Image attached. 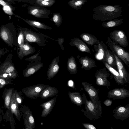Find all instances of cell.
I'll use <instances>...</instances> for the list:
<instances>
[{
	"label": "cell",
	"instance_id": "obj_1",
	"mask_svg": "<svg viewBox=\"0 0 129 129\" xmlns=\"http://www.w3.org/2000/svg\"><path fill=\"white\" fill-rule=\"evenodd\" d=\"M122 7L116 5H100L93 9V19L96 20L109 21L122 16Z\"/></svg>",
	"mask_w": 129,
	"mask_h": 129
},
{
	"label": "cell",
	"instance_id": "obj_2",
	"mask_svg": "<svg viewBox=\"0 0 129 129\" xmlns=\"http://www.w3.org/2000/svg\"><path fill=\"white\" fill-rule=\"evenodd\" d=\"M83 104L85 105V110L81 111L84 113L85 115L88 119L95 121L102 116V110L101 104L97 106L90 101L87 99L84 93L82 97Z\"/></svg>",
	"mask_w": 129,
	"mask_h": 129
},
{
	"label": "cell",
	"instance_id": "obj_3",
	"mask_svg": "<svg viewBox=\"0 0 129 129\" xmlns=\"http://www.w3.org/2000/svg\"><path fill=\"white\" fill-rule=\"evenodd\" d=\"M25 42L35 43L40 46L45 45L47 42L42 34L35 32L30 29L22 28Z\"/></svg>",
	"mask_w": 129,
	"mask_h": 129
},
{
	"label": "cell",
	"instance_id": "obj_4",
	"mask_svg": "<svg viewBox=\"0 0 129 129\" xmlns=\"http://www.w3.org/2000/svg\"><path fill=\"white\" fill-rule=\"evenodd\" d=\"M111 50H112L117 56L126 66L129 67V53L124 49L107 37L106 42Z\"/></svg>",
	"mask_w": 129,
	"mask_h": 129
},
{
	"label": "cell",
	"instance_id": "obj_5",
	"mask_svg": "<svg viewBox=\"0 0 129 129\" xmlns=\"http://www.w3.org/2000/svg\"><path fill=\"white\" fill-rule=\"evenodd\" d=\"M0 35L4 41L10 46L14 41V33H16V30L14 25L9 22L1 27Z\"/></svg>",
	"mask_w": 129,
	"mask_h": 129
},
{
	"label": "cell",
	"instance_id": "obj_6",
	"mask_svg": "<svg viewBox=\"0 0 129 129\" xmlns=\"http://www.w3.org/2000/svg\"><path fill=\"white\" fill-rule=\"evenodd\" d=\"M21 115L23 120L25 129H33L35 122L32 112L27 106L21 105L20 108Z\"/></svg>",
	"mask_w": 129,
	"mask_h": 129
},
{
	"label": "cell",
	"instance_id": "obj_7",
	"mask_svg": "<svg viewBox=\"0 0 129 129\" xmlns=\"http://www.w3.org/2000/svg\"><path fill=\"white\" fill-rule=\"evenodd\" d=\"M49 86L43 84H37L23 88L22 92L26 97L32 99H36L39 97L42 90Z\"/></svg>",
	"mask_w": 129,
	"mask_h": 129
},
{
	"label": "cell",
	"instance_id": "obj_8",
	"mask_svg": "<svg viewBox=\"0 0 129 129\" xmlns=\"http://www.w3.org/2000/svg\"><path fill=\"white\" fill-rule=\"evenodd\" d=\"M110 75L109 71L105 68L96 70L95 74L96 84L107 87L111 86V83L108 79Z\"/></svg>",
	"mask_w": 129,
	"mask_h": 129
},
{
	"label": "cell",
	"instance_id": "obj_9",
	"mask_svg": "<svg viewBox=\"0 0 129 129\" xmlns=\"http://www.w3.org/2000/svg\"><path fill=\"white\" fill-rule=\"evenodd\" d=\"M110 38L120 46L126 47L128 45L127 39L124 32L120 30L113 31L110 34Z\"/></svg>",
	"mask_w": 129,
	"mask_h": 129
},
{
	"label": "cell",
	"instance_id": "obj_10",
	"mask_svg": "<svg viewBox=\"0 0 129 129\" xmlns=\"http://www.w3.org/2000/svg\"><path fill=\"white\" fill-rule=\"evenodd\" d=\"M27 13L38 18H48L51 12L44 8L35 6H28Z\"/></svg>",
	"mask_w": 129,
	"mask_h": 129
},
{
	"label": "cell",
	"instance_id": "obj_11",
	"mask_svg": "<svg viewBox=\"0 0 129 129\" xmlns=\"http://www.w3.org/2000/svg\"><path fill=\"white\" fill-rule=\"evenodd\" d=\"M82 84L84 89L88 94L93 104L97 106L101 104V101L99 100L98 90L87 82H82Z\"/></svg>",
	"mask_w": 129,
	"mask_h": 129
},
{
	"label": "cell",
	"instance_id": "obj_12",
	"mask_svg": "<svg viewBox=\"0 0 129 129\" xmlns=\"http://www.w3.org/2000/svg\"><path fill=\"white\" fill-rule=\"evenodd\" d=\"M113 115L115 118L123 121L129 116V104L125 106H120L116 107L113 110Z\"/></svg>",
	"mask_w": 129,
	"mask_h": 129
},
{
	"label": "cell",
	"instance_id": "obj_13",
	"mask_svg": "<svg viewBox=\"0 0 129 129\" xmlns=\"http://www.w3.org/2000/svg\"><path fill=\"white\" fill-rule=\"evenodd\" d=\"M107 97L113 100L121 99L129 96V91L124 88L113 89L109 91Z\"/></svg>",
	"mask_w": 129,
	"mask_h": 129
},
{
	"label": "cell",
	"instance_id": "obj_14",
	"mask_svg": "<svg viewBox=\"0 0 129 129\" xmlns=\"http://www.w3.org/2000/svg\"><path fill=\"white\" fill-rule=\"evenodd\" d=\"M111 51L116 61L117 71L120 76L126 81L129 82V75L126 70L122 62L112 50Z\"/></svg>",
	"mask_w": 129,
	"mask_h": 129
},
{
	"label": "cell",
	"instance_id": "obj_15",
	"mask_svg": "<svg viewBox=\"0 0 129 129\" xmlns=\"http://www.w3.org/2000/svg\"><path fill=\"white\" fill-rule=\"evenodd\" d=\"M59 57L54 58L50 65L47 71V76L48 80H50L54 77L58 72L59 67L58 65Z\"/></svg>",
	"mask_w": 129,
	"mask_h": 129
},
{
	"label": "cell",
	"instance_id": "obj_16",
	"mask_svg": "<svg viewBox=\"0 0 129 129\" xmlns=\"http://www.w3.org/2000/svg\"><path fill=\"white\" fill-rule=\"evenodd\" d=\"M69 44L71 46L76 47L80 52L91 53L89 48L86 44L77 38H74L72 39Z\"/></svg>",
	"mask_w": 129,
	"mask_h": 129
},
{
	"label": "cell",
	"instance_id": "obj_17",
	"mask_svg": "<svg viewBox=\"0 0 129 129\" xmlns=\"http://www.w3.org/2000/svg\"><path fill=\"white\" fill-rule=\"evenodd\" d=\"M19 105L16 99L15 90H14L10 104V110L19 121H20L21 115L19 108Z\"/></svg>",
	"mask_w": 129,
	"mask_h": 129
},
{
	"label": "cell",
	"instance_id": "obj_18",
	"mask_svg": "<svg viewBox=\"0 0 129 129\" xmlns=\"http://www.w3.org/2000/svg\"><path fill=\"white\" fill-rule=\"evenodd\" d=\"M108 47L102 41L98 44L94 45V56L98 60H101L102 61H104L105 51Z\"/></svg>",
	"mask_w": 129,
	"mask_h": 129
},
{
	"label": "cell",
	"instance_id": "obj_19",
	"mask_svg": "<svg viewBox=\"0 0 129 129\" xmlns=\"http://www.w3.org/2000/svg\"><path fill=\"white\" fill-rule=\"evenodd\" d=\"M56 97H54L40 105L43 109L41 114L42 117H46L50 113L56 103Z\"/></svg>",
	"mask_w": 129,
	"mask_h": 129
},
{
	"label": "cell",
	"instance_id": "obj_20",
	"mask_svg": "<svg viewBox=\"0 0 129 129\" xmlns=\"http://www.w3.org/2000/svg\"><path fill=\"white\" fill-rule=\"evenodd\" d=\"M79 61L82 65L81 68L86 71L97 67L95 61L87 56L81 57Z\"/></svg>",
	"mask_w": 129,
	"mask_h": 129
},
{
	"label": "cell",
	"instance_id": "obj_21",
	"mask_svg": "<svg viewBox=\"0 0 129 129\" xmlns=\"http://www.w3.org/2000/svg\"><path fill=\"white\" fill-rule=\"evenodd\" d=\"M19 49L18 55L21 59L25 56L32 54L36 52L35 48L31 46L27 42H25Z\"/></svg>",
	"mask_w": 129,
	"mask_h": 129
},
{
	"label": "cell",
	"instance_id": "obj_22",
	"mask_svg": "<svg viewBox=\"0 0 129 129\" xmlns=\"http://www.w3.org/2000/svg\"><path fill=\"white\" fill-rule=\"evenodd\" d=\"M58 92V90L55 87L49 85L41 92L39 97L42 99H46L56 95Z\"/></svg>",
	"mask_w": 129,
	"mask_h": 129
},
{
	"label": "cell",
	"instance_id": "obj_23",
	"mask_svg": "<svg viewBox=\"0 0 129 129\" xmlns=\"http://www.w3.org/2000/svg\"><path fill=\"white\" fill-rule=\"evenodd\" d=\"M103 62L107 69L112 75L115 82L118 85H123L126 84L124 80L120 76L117 71L110 67L106 62Z\"/></svg>",
	"mask_w": 129,
	"mask_h": 129
},
{
	"label": "cell",
	"instance_id": "obj_24",
	"mask_svg": "<svg viewBox=\"0 0 129 129\" xmlns=\"http://www.w3.org/2000/svg\"><path fill=\"white\" fill-rule=\"evenodd\" d=\"M23 71V76L24 77H28L34 74L39 70L43 66V64L41 62H37L36 63H34V65L28 66Z\"/></svg>",
	"mask_w": 129,
	"mask_h": 129
},
{
	"label": "cell",
	"instance_id": "obj_25",
	"mask_svg": "<svg viewBox=\"0 0 129 129\" xmlns=\"http://www.w3.org/2000/svg\"><path fill=\"white\" fill-rule=\"evenodd\" d=\"M80 36L84 42L90 46L98 44L100 42V41L94 36L88 33H83L81 34Z\"/></svg>",
	"mask_w": 129,
	"mask_h": 129
},
{
	"label": "cell",
	"instance_id": "obj_26",
	"mask_svg": "<svg viewBox=\"0 0 129 129\" xmlns=\"http://www.w3.org/2000/svg\"><path fill=\"white\" fill-rule=\"evenodd\" d=\"M106 62L109 66L114 69L117 68L114 57L112 51L108 49V47L105 50L104 59L103 62Z\"/></svg>",
	"mask_w": 129,
	"mask_h": 129
},
{
	"label": "cell",
	"instance_id": "obj_27",
	"mask_svg": "<svg viewBox=\"0 0 129 129\" xmlns=\"http://www.w3.org/2000/svg\"><path fill=\"white\" fill-rule=\"evenodd\" d=\"M15 16L22 19L29 25L33 27H35L39 29H44L50 30L52 29V27L48 26L42 22L33 20L28 19H24L16 15Z\"/></svg>",
	"mask_w": 129,
	"mask_h": 129
},
{
	"label": "cell",
	"instance_id": "obj_28",
	"mask_svg": "<svg viewBox=\"0 0 129 129\" xmlns=\"http://www.w3.org/2000/svg\"><path fill=\"white\" fill-rule=\"evenodd\" d=\"M14 90L13 88H5L3 92L2 97L4 101V107L8 110H10V104Z\"/></svg>",
	"mask_w": 129,
	"mask_h": 129
},
{
	"label": "cell",
	"instance_id": "obj_29",
	"mask_svg": "<svg viewBox=\"0 0 129 129\" xmlns=\"http://www.w3.org/2000/svg\"><path fill=\"white\" fill-rule=\"evenodd\" d=\"M68 95L71 102L74 104L80 106L83 104L82 97L79 92L69 91Z\"/></svg>",
	"mask_w": 129,
	"mask_h": 129
},
{
	"label": "cell",
	"instance_id": "obj_30",
	"mask_svg": "<svg viewBox=\"0 0 129 129\" xmlns=\"http://www.w3.org/2000/svg\"><path fill=\"white\" fill-rule=\"evenodd\" d=\"M67 68L69 73L71 74H75L77 73L78 67L75 59L74 56H71L68 59Z\"/></svg>",
	"mask_w": 129,
	"mask_h": 129
},
{
	"label": "cell",
	"instance_id": "obj_31",
	"mask_svg": "<svg viewBox=\"0 0 129 129\" xmlns=\"http://www.w3.org/2000/svg\"><path fill=\"white\" fill-rule=\"evenodd\" d=\"M123 19L116 18L107 22H104L101 26L104 28L112 27L120 25L123 23Z\"/></svg>",
	"mask_w": 129,
	"mask_h": 129
},
{
	"label": "cell",
	"instance_id": "obj_32",
	"mask_svg": "<svg viewBox=\"0 0 129 129\" xmlns=\"http://www.w3.org/2000/svg\"><path fill=\"white\" fill-rule=\"evenodd\" d=\"M87 1V0H71L68 4L72 8L77 10L81 9Z\"/></svg>",
	"mask_w": 129,
	"mask_h": 129
},
{
	"label": "cell",
	"instance_id": "obj_33",
	"mask_svg": "<svg viewBox=\"0 0 129 129\" xmlns=\"http://www.w3.org/2000/svg\"><path fill=\"white\" fill-rule=\"evenodd\" d=\"M2 66V67H0V74L4 73H9L16 72L14 67L12 65H9L8 66H6L3 64Z\"/></svg>",
	"mask_w": 129,
	"mask_h": 129
},
{
	"label": "cell",
	"instance_id": "obj_34",
	"mask_svg": "<svg viewBox=\"0 0 129 129\" xmlns=\"http://www.w3.org/2000/svg\"><path fill=\"white\" fill-rule=\"evenodd\" d=\"M52 20L54 22L55 25L57 27H59L62 23L63 19L60 13L57 12L53 14Z\"/></svg>",
	"mask_w": 129,
	"mask_h": 129
},
{
	"label": "cell",
	"instance_id": "obj_35",
	"mask_svg": "<svg viewBox=\"0 0 129 129\" xmlns=\"http://www.w3.org/2000/svg\"><path fill=\"white\" fill-rule=\"evenodd\" d=\"M19 28V31L17 39L18 46L19 49L20 48L24 43L25 41L24 35L20 26Z\"/></svg>",
	"mask_w": 129,
	"mask_h": 129
},
{
	"label": "cell",
	"instance_id": "obj_36",
	"mask_svg": "<svg viewBox=\"0 0 129 129\" xmlns=\"http://www.w3.org/2000/svg\"><path fill=\"white\" fill-rule=\"evenodd\" d=\"M17 75V73L16 72L9 73H4L0 74V78L13 80L15 79Z\"/></svg>",
	"mask_w": 129,
	"mask_h": 129
},
{
	"label": "cell",
	"instance_id": "obj_37",
	"mask_svg": "<svg viewBox=\"0 0 129 129\" xmlns=\"http://www.w3.org/2000/svg\"><path fill=\"white\" fill-rule=\"evenodd\" d=\"M36 2L40 6L45 7H50L52 6L55 2V0L48 1H36Z\"/></svg>",
	"mask_w": 129,
	"mask_h": 129
},
{
	"label": "cell",
	"instance_id": "obj_38",
	"mask_svg": "<svg viewBox=\"0 0 129 129\" xmlns=\"http://www.w3.org/2000/svg\"><path fill=\"white\" fill-rule=\"evenodd\" d=\"M12 79H7L6 78H0V84L1 88H2L6 85L12 84Z\"/></svg>",
	"mask_w": 129,
	"mask_h": 129
},
{
	"label": "cell",
	"instance_id": "obj_39",
	"mask_svg": "<svg viewBox=\"0 0 129 129\" xmlns=\"http://www.w3.org/2000/svg\"><path fill=\"white\" fill-rule=\"evenodd\" d=\"M12 4L8 1L4 0H0V5L3 6H8L12 8H14L16 7L12 5Z\"/></svg>",
	"mask_w": 129,
	"mask_h": 129
},
{
	"label": "cell",
	"instance_id": "obj_40",
	"mask_svg": "<svg viewBox=\"0 0 129 129\" xmlns=\"http://www.w3.org/2000/svg\"><path fill=\"white\" fill-rule=\"evenodd\" d=\"M15 93L16 101L19 104H21L23 101L22 96L20 95L19 92L16 90H15Z\"/></svg>",
	"mask_w": 129,
	"mask_h": 129
},
{
	"label": "cell",
	"instance_id": "obj_41",
	"mask_svg": "<svg viewBox=\"0 0 129 129\" xmlns=\"http://www.w3.org/2000/svg\"><path fill=\"white\" fill-rule=\"evenodd\" d=\"M40 52L37 53L36 54L30 57L25 59V60L27 61H34L36 60H37L38 59H39L38 58H39L40 56H38L40 54Z\"/></svg>",
	"mask_w": 129,
	"mask_h": 129
},
{
	"label": "cell",
	"instance_id": "obj_42",
	"mask_svg": "<svg viewBox=\"0 0 129 129\" xmlns=\"http://www.w3.org/2000/svg\"><path fill=\"white\" fill-rule=\"evenodd\" d=\"M83 126L87 129H96L95 127L93 125L87 123H82Z\"/></svg>",
	"mask_w": 129,
	"mask_h": 129
},
{
	"label": "cell",
	"instance_id": "obj_43",
	"mask_svg": "<svg viewBox=\"0 0 129 129\" xmlns=\"http://www.w3.org/2000/svg\"><path fill=\"white\" fill-rule=\"evenodd\" d=\"M56 41H57L60 46L61 49L63 51L64 50V48L62 45V44L64 41V39L62 38H58L57 40H56Z\"/></svg>",
	"mask_w": 129,
	"mask_h": 129
},
{
	"label": "cell",
	"instance_id": "obj_44",
	"mask_svg": "<svg viewBox=\"0 0 129 129\" xmlns=\"http://www.w3.org/2000/svg\"><path fill=\"white\" fill-rule=\"evenodd\" d=\"M104 103L105 106H109L111 105L112 101L109 99H107L105 100Z\"/></svg>",
	"mask_w": 129,
	"mask_h": 129
},
{
	"label": "cell",
	"instance_id": "obj_45",
	"mask_svg": "<svg viewBox=\"0 0 129 129\" xmlns=\"http://www.w3.org/2000/svg\"><path fill=\"white\" fill-rule=\"evenodd\" d=\"M15 1L18 3L23 2L32 4V0H15Z\"/></svg>",
	"mask_w": 129,
	"mask_h": 129
},
{
	"label": "cell",
	"instance_id": "obj_46",
	"mask_svg": "<svg viewBox=\"0 0 129 129\" xmlns=\"http://www.w3.org/2000/svg\"><path fill=\"white\" fill-rule=\"evenodd\" d=\"M8 1L11 3L12 4L14 5L15 4V0H4Z\"/></svg>",
	"mask_w": 129,
	"mask_h": 129
},
{
	"label": "cell",
	"instance_id": "obj_47",
	"mask_svg": "<svg viewBox=\"0 0 129 129\" xmlns=\"http://www.w3.org/2000/svg\"><path fill=\"white\" fill-rule=\"evenodd\" d=\"M52 0H36V1H50Z\"/></svg>",
	"mask_w": 129,
	"mask_h": 129
},
{
	"label": "cell",
	"instance_id": "obj_48",
	"mask_svg": "<svg viewBox=\"0 0 129 129\" xmlns=\"http://www.w3.org/2000/svg\"><path fill=\"white\" fill-rule=\"evenodd\" d=\"M1 85L0 84V89H1Z\"/></svg>",
	"mask_w": 129,
	"mask_h": 129
},
{
	"label": "cell",
	"instance_id": "obj_49",
	"mask_svg": "<svg viewBox=\"0 0 129 129\" xmlns=\"http://www.w3.org/2000/svg\"><path fill=\"white\" fill-rule=\"evenodd\" d=\"M1 117H0V121H1Z\"/></svg>",
	"mask_w": 129,
	"mask_h": 129
}]
</instances>
